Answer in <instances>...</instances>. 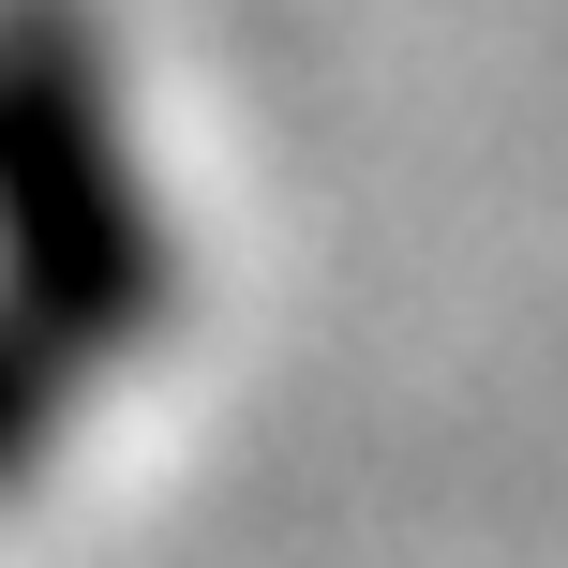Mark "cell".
I'll list each match as a JSON object with an SVG mask.
<instances>
[{
	"label": "cell",
	"instance_id": "2",
	"mask_svg": "<svg viewBox=\"0 0 568 568\" xmlns=\"http://www.w3.org/2000/svg\"><path fill=\"white\" fill-rule=\"evenodd\" d=\"M30 449V359H0V464Z\"/></svg>",
	"mask_w": 568,
	"mask_h": 568
},
{
	"label": "cell",
	"instance_id": "1",
	"mask_svg": "<svg viewBox=\"0 0 568 568\" xmlns=\"http://www.w3.org/2000/svg\"><path fill=\"white\" fill-rule=\"evenodd\" d=\"M0 270H16L30 329L150 314V210L120 180L75 0H0Z\"/></svg>",
	"mask_w": 568,
	"mask_h": 568
}]
</instances>
